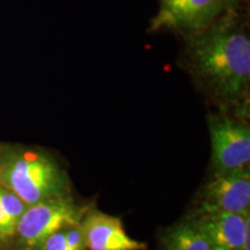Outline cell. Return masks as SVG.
<instances>
[{"label":"cell","instance_id":"cell-1","mask_svg":"<svg viewBox=\"0 0 250 250\" xmlns=\"http://www.w3.org/2000/svg\"><path fill=\"white\" fill-rule=\"evenodd\" d=\"M182 41L177 65L215 110L249 117V8L227 12Z\"/></svg>","mask_w":250,"mask_h":250},{"label":"cell","instance_id":"cell-2","mask_svg":"<svg viewBox=\"0 0 250 250\" xmlns=\"http://www.w3.org/2000/svg\"><path fill=\"white\" fill-rule=\"evenodd\" d=\"M0 184L27 205L72 193L70 175L57 158L19 144L0 143Z\"/></svg>","mask_w":250,"mask_h":250},{"label":"cell","instance_id":"cell-3","mask_svg":"<svg viewBox=\"0 0 250 250\" xmlns=\"http://www.w3.org/2000/svg\"><path fill=\"white\" fill-rule=\"evenodd\" d=\"M93 205L80 203L72 193L28 205L19 218L7 246L12 250H39L50 234L68 225L80 224Z\"/></svg>","mask_w":250,"mask_h":250},{"label":"cell","instance_id":"cell-4","mask_svg":"<svg viewBox=\"0 0 250 250\" xmlns=\"http://www.w3.org/2000/svg\"><path fill=\"white\" fill-rule=\"evenodd\" d=\"M247 8L237 0H158V11L147 31L187 39L204 30L227 12Z\"/></svg>","mask_w":250,"mask_h":250},{"label":"cell","instance_id":"cell-5","mask_svg":"<svg viewBox=\"0 0 250 250\" xmlns=\"http://www.w3.org/2000/svg\"><path fill=\"white\" fill-rule=\"evenodd\" d=\"M211 140V174L250 167V126L248 118L215 110L208 116Z\"/></svg>","mask_w":250,"mask_h":250},{"label":"cell","instance_id":"cell-6","mask_svg":"<svg viewBox=\"0 0 250 250\" xmlns=\"http://www.w3.org/2000/svg\"><path fill=\"white\" fill-rule=\"evenodd\" d=\"M191 212H227L246 213L250 211V167L211 174L199 188Z\"/></svg>","mask_w":250,"mask_h":250},{"label":"cell","instance_id":"cell-7","mask_svg":"<svg viewBox=\"0 0 250 250\" xmlns=\"http://www.w3.org/2000/svg\"><path fill=\"white\" fill-rule=\"evenodd\" d=\"M80 226L85 236L86 250H146L147 245L131 237L120 217L100 211L93 205L86 212Z\"/></svg>","mask_w":250,"mask_h":250},{"label":"cell","instance_id":"cell-8","mask_svg":"<svg viewBox=\"0 0 250 250\" xmlns=\"http://www.w3.org/2000/svg\"><path fill=\"white\" fill-rule=\"evenodd\" d=\"M210 240L213 250H250V211L246 213L227 212H191Z\"/></svg>","mask_w":250,"mask_h":250},{"label":"cell","instance_id":"cell-9","mask_svg":"<svg viewBox=\"0 0 250 250\" xmlns=\"http://www.w3.org/2000/svg\"><path fill=\"white\" fill-rule=\"evenodd\" d=\"M158 250H213L204 229L192 215L166 228L159 237Z\"/></svg>","mask_w":250,"mask_h":250},{"label":"cell","instance_id":"cell-10","mask_svg":"<svg viewBox=\"0 0 250 250\" xmlns=\"http://www.w3.org/2000/svg\"><path fill=\"white\" fill-rule=\"evenodd\" d=\"M64 233L66 243L71 250H86L85 236L80 224L68 225L64 227Z\"/></svg>","mask_w":250,"mask_h":250},{"label":"cell","instance_id":"cell-11","mask_svg":"<svg viewBox=\"0 0 250 250\" xmlns=\"http://www.w3.org/2000/svg\"><path fill=\"white\" fill-rule=\"evenodd\" d=\"M39 250H71L66 243V239H65L64 227L50 234L40 246Z\"/></svg>","mask_w":250,"mask_h":250},{"label":"cell","instance_id":"cell-12","mask_svg":"<svg viewBox=\"0 0 250 250\" xmlns=\"http://www.w3.org/2000/svg\"><path fill=\"white\" fill-rule=\"evenodd\" d=\"M15 226L6 215L1 203H0V245H7L13 236Z\"/></svg>","mask_w":250,"mask_h":250},{"label":"cell","instance_id":"cell-13","mask_svg":"<svg viewBox=\"0 0 250 250\" xmlns=\"http://www.w3.org/2000/svg\"><path fill=\"white\" fill-rule=\"evenodd\" d=\"M237 1H239V4L243 6V7L249 8V1H250V0H237Z\"/></svg>","mask_w":250,"mask_h":250}]
</instances>
